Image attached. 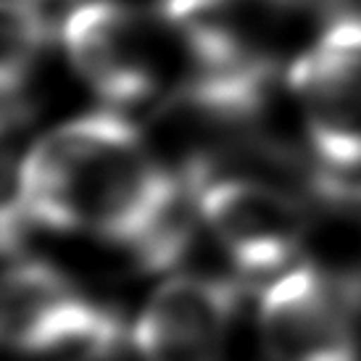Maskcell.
Listing matches in <instances>:
<instances>
[{
    "label": "cell",
    "instance_id": "cell-9",
    "mask_svg": "<svg viewBox=\"0 0 361 361\" xmlns=\"http://www.w3.org/2000/svg\"><path fill=\"white\" fill-rule=\"evenodd\" d=\"M269 6H280V8H298V6H306V3H314V0H264Z\"/></svg>",
    "mask_w": 361,
    "mask_h": 361
},
{
    "label": "cell",
    "instance_id": "cell-5",
    "mask_svg": "<svg viewBox=\"0 0 361 361\" xmlns=\"http://www.w3.org/2000/svg\"><path fill=\"white\" fill-rule=\"evenodd\" d=\"M195 185L201 221L245 277H274L311 227L301 198L256 177H206Z\"/></svg>",
    "mask_w": 361,
    "mask_h": 361
},
{
    "label": "cell",
    "instance_id": "cell-1",
    "mask_svg": "<svg viewBox=\"0 0 361 361\" xmlns=\"http://www.w3.org/2000/svg\"><path fill=\"white\" fill-rule=\"evenodd\" d=\"M195 188L164 166L130 121L90 114L32 145L3 209V248L13 256L35 227L90 232L127 251L137 269H174L192 245Z\"/></svg>",
    "mask_w": 361,
    "mask_h": 361
},
{
    "label": "cell",
    "instance_id": "cell-8",
    "mask_svg": "<svg viewBox=\"0 0 361 361\" xmlns=\"http://www.w3.org/2000/svg\"><path fill=\"white\" fill-rule=\"evenodd\" d=\"M3 92L6 103L21 95V87L30 77L32 66L45 42V19L35 0H6L3 6Z\"/></svg>",
    "mask_w": 361,
    "mask_h": 361
},
{
    "label": "cell",
    "instance_id": "cell-6",
    "mask_svg": "<svg viewBox=\"0 0 361 361\" xmlns=\"http://www.w3.org/2000/svg\"><path fill=\"white\" fill-rule=\"evenodd\" d=\"M164 32V21L153 24L127 3L87 0L63 24V45L74 71L103 101L132 106L161 85Z\"/></svg>",
    "mask_w": 361,
    "mask_h": 361
},
{
    "label": "cell",
    "instance_id": "cell-7",
    "mask_svg": "<svg viewBox=\"0 0 361 361\" xmlns=\"http://www.w3.org/2000/svg\"><path fill=\"white\" fill-rule=\"evenodd\" d=\"M240 295L227 277L182 274L164 282L132 330L140 361H219Z\"/></svg>",
    "mask_w": 361,
    "mask_h": 361
},
{
    "label": "cell",
    "instance_id": "cell-2",
    "mask_svg": "<svg viewBox=\"0 0 361 361\" xmlns=\"http://www.w3.org/2000/svg\"><path fill=\"white\" fill-rule=\"evenodd\" d=\"M317 159V192L345 201L361 171V24L335 19L288 74Z\"/></svg>",
    "mask_w": 361,
    "mask_h": 361
},
{
    "label": "cell",
    "instance_id": "cell-3",
    "mask_svg": "<svg viewBox=\"0 0 361 361\" xmlns=\"http://www.w3.org/2000/svg\"><path fill=\"white\" fill-rule=\"evenodd\" d=\"M3 341L30 359L71 356L74 361L121 351L124 324L106 303L48 261L21 256L3 282Z\"/></svg>",
    "mask_w": 361,
    "mask_h": 361
},
{
    "label": "cell",
    "instance_id": "cell-4",
    "mask_svg": "<svg viewBox=\"0 0 361 361\" xmlns=\"http://www.w3.org/2000/svg\"><path fill=\"white\" fill-rule=\"evenodd\" d=\"M361 282L311 264L282 271L259 301V330L271 361H359L353 317Z\"/></svg>",
    "mask_w": 361,
    "mask_h": 361
}]
</instances>
